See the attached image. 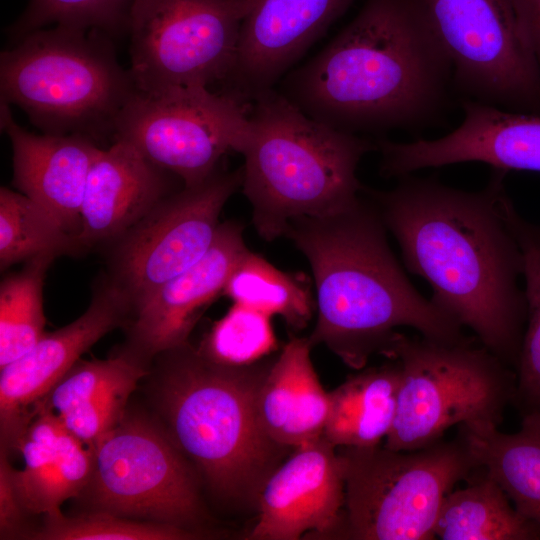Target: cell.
I'll return each mask as SVG.
<instances>
[{"mask_svg": "<svg viewBox=\"0 0 540 540\" xmlns=\"http://www.w3.org/2000/svg\"><path fill=\"white\" fill-rule=\"evenodd\" d=\"M506 171L492 168L479 191L433 178L400 177L387 191L362 189L398 242L408 271L431 300L481 345L516 368L527 319L520 247L501 209Z\"/></svg>", "mask_w": 540, "mask_h": 540, "instance_id": "cell-1", "label": "cell"}, {"mask_svg": "<svg viewBox=\"0 0 540 540\" xmlns=\"http://www.w3.org/2000/svg\"><path fill=\"white\" fill-rule=\"evenodd\" d=\"M452 65L416 0H366L283 94L313 119L357 134L415 128L441 113Z\"/></svg>", "mask_w": 540, "mask_h": 540, "instance_id": "cell-2", "label": "cell"}, {"mask_svg": "<svg viewBox=\"0 0 540 540\" xmlns=\"http://www.w3.org/2000/svg\"><path fill=\"white\" fill-rule=\"evenodd\" d=\"M386 230L374 203L360 196L337 213L290 221L283 235L312 269L317 321L311 346H326L356 370L381 353L399 327L439 342L465 339L462 326L409 281Z\"/></svg>", "mask_w": 540, "mask_h": 540, "instance_id": "cell-3", "label": "cell"}, {"mask_svg": "<svg viewBox=\"0 0 540 540\" xmlns=\"http://www.w3.org/2000/svg\"><path fill=\"white\" fill-rule=\"evenodd\" d=\"M158 356L162 426L217 500L257 512L265 482L293 451L272 441L257 416V391L272 360L224 365L189 342Z\"/></svg>", "mask_w": 540, "mask_h": 540, "instance_id": "cell-4", "label": "cell"}, {"mask_svg": "<svg viewBox=\"0 0 540 540\" xmlns=\"http://www.w3.org/2000/svg\"><path fill=\"white\" fill-rule=\"evenodd\" d=\"M252 100L241 188L262 239L283 236L294 219L331 215L358 201L357 167L376 143L313 119L273 89Z\"/></svg>", "mask_w": 540, "mask_h": 540, "instance_id": "cell-5", "label": "cell"}, {"mask_svg": "<svg viewBox=\"0 0 540 540\" xmlns=\"http://www.w3.org/2000/svg\"><path fill=\"white\" fill-rule=\"evenodd\" d=\"M138 91L110 36L54 25L33 31L0 56L1 102L16 105L45 134L112 137Z\"/></svg>", "mask_w": 540, "mask_h": 540, "instance_id": "cell-6", "label": "cell"}, {"mask_svg": "<svg viewBox=\"0 0 540 540\" xmlns=\"http://www.w3.org/2000/svg\"><path fill=\"white\" fill-rule=\"evenodd\" d=\"M400 367L397 407L383 446L418 450L440 441L453 426H499L513 403L516 374L483 345L454 343L396 332L381 352Z\"/></svg>", "mask_w": 540, "mask_h": 540, "instance_id": "cell-7", "label": "cell"}, {"mask_svg": "<svg viewBox=\"0 0 540 540\" xmlns=\"http://www.w3.org/2000/svg\"><path fill=\"white\" fill-rule=\"evenodd\" d=\"M345 505L336 536L355 540H430L443 500L477 463L458 435L401 451L383 445L337 448Z\"/></svg>", "mask_w": 540, "mask_h": 540, "instance_id": "cell-8", "label": "cell"}, {"mask_svg": "<svg viewBox=\"0 0 540 540\" xmlns=\"http://www.w3.org/2000/svg\"><path fill=\"white\" fill-rule=\"evenodd\" d=\"M93 453L82 493L92 510L198 533L204 517L200 478L162 425L127 411Z\"/></svg>", "mask_w": 540, "mask_h": 540, "instance_id": "cell-9", "label": "cell"}, {"mask_svg": "<svg viewBox=\"0 0 540 540\" xmlns=\"http://www.w3.org/2000/svg\"><path fill=\"white\" fill-rule=\"evenodd\" d=\"M244 14V0H134L127 33L138 91L223 83Z\"/></svg>", "mask_w": 540, "mask_h": 540, "instance_id": "cell-10", "label": "cell"}, {"mask_svg": "<svg viewBox=\"0 0 540 540\" xmlns=\"http://www.w3.org/2000/svg\"><path fill=\"white\" fill-rule=\"evenodd\" d=\"M464 99L540 115V72L511 0H416Z\"/></svg>", "mask_w": 540, "mask_h": 540, "instance_id": "cell-11", "label": "cell"}, {"mask_svg": "<svg viewBox=\"0 0 540 540\" xmlns=\"http://www.w3.org/2000/svg\"><path fill=\"white\" fill-rule=\"evenodd\" d=\"M249 135V112L242 99L186 86L137 91L119 115L114 141L129 143L189 187L217 170L227 152L242 153Z\"/></svg>", "mask_w": 540, "mask_h": 540, "instance_id": "cell-12", "label": "cell"}, {"mask_svg": "<svg viewBox=\"0 0 540 540\" xmlns=\"http://www.w3.org/2000/svg\"><path fill=\"white\" fill-rule=\"evenodd\" d=\"M242 178V167H219L199 184L163 198L107 244L106 275L128 298L131 310L206 254L221 224L220 213Z\"/></svg>", "mask_w": 540, "mask_h": 540, "instance_id": "cell-13", "label": "cell"}, {"mask_svg": "<svg viewBox=\"0 0 540 540\" xmlns=\"http://www.w3.org/2000/svg\"><path fill=\"white\" fill-rule=\"evenodd\" d=\"M131 313L128 298L105 274L94 286L86 311L50 333L24 355L0 368L1 448H14L34 418L37 405L55 384L104 335L125 327Z\"/></svg>", "mask_w": 540, "mask_h": 540, "instance_id": "cell-14", "label": "cell"}, {"mask_svg": "<svg viewBox=\"0 0 540 540\" xmlns=\"http://www.w3.org/2000/svg\"><path fill=\"white\" fill-rule=\"evenodd\" d=\"M344 505L343 463L337 448L322 436L295 448L268 477L248 538L336 536Z\"/></svg>", "mask_w": 540, "mask_h": 540, "instance_id": "cell-15", "label": "cell"}, {"mask_svg": "<svg viewBox=\"0 0 540 540\" xmlns=\"http://www.w3.org/2000/svg\"><path fill=\"white\" fill-rule=\"evenodd\" d=\"M243 225H219L206 254L135 306L125 328L126 351L147 364L163 352L184 345L205 309L223 293L241 258L248 252Z\"/></svg>", "mask_w": 540, "mask_h": 540, "instance_id": "cell-16", "label": "cell"}, {"mask_svg": "<svg viewBox=\"0 0 540 540\" xmlns=\"http://www.w3.org/2000/svg\"><path fill=\"white\" fill-rule=\"evenodd\" d=\"M355 0H244L237 50L223 82L252 100L272 89L310 45Z\"/></svg>", "mask_w": 540, "mask_h": 540, "instance_id": "cell-17", "label": "cell"}, {"mask_svg": "<svg viewBox=\"0 0 540 540\" xmlns=\"http://www.w3.org/2000/svg\"><path fill=\"white\" fill-rule=\"evenodd\" d=\"M9 106L1 102V126L11 142L13 186L77 238L87 178L102 148L83 135L32 134Z\"/></svg>", "mask_w": 540, "mask_h": 540, "instance_id": "cell-18", "label": "cell"}, {"mask_svg": "<svg viewBox=\"0 0 540 540\" xmlns=\"http://www.w3.org/2000/svg\"><path fill=\"white\" fill-rule=\"evenodd\" d=\"M173 177L125 141L102 149L91 166L81 207L77 239L83 252L109 244L177 191Z\"/></svg>", "mask_w": 540, "mask_h": 540, "instance_id": "cell-19", "label": "cell"}, {"mask_svg": "<svg viewBox=\"0 0 540 540\" xmlns=\"http://www.w3.org/2000/svg\"><path fill=\"white\" fill-rule=\"evenodd\" d=\"M147 364L123 349L104 360H78L37 405L53 412L65 428L93 449L125 416L126 405Z\"/></svg>", "mask_w": 540, "mask_h": 540, "instance_id": "cell-20", "label": "cell"}, {"mask_svg": "<svg viewBox=\"0 0 540 540\" xmlns=\"http://www.w3.org/2000/svg\"><path fill=\"white\" fill-rule=\"evenodd\" d=\"M24 468L13 481L25 511L51 514L69 498L82 495L94 464L93 449L73 436L51 411L40 409L18 438Z\"/></svg>", "mask_w": 540, "mask_h": 540, "instance_id": "cell-21", "label": "cell"}, {"mask_svg": "<svg viewBox=\"0 0 540 540\" xmlns=\"http://www.w3.org/2000/svg\"><path fill=\"white\" fill-rule=\"evenodd\" d=\"M308 338H291L262 379L256 410L265 434L294 450L323 436L329 411L325 391L311 360Z\"/></svg>", "mask_w": 540, "mask_h": 540, "instance_id": "cell-22", "label": "cell"}, {"mask_svg": "<svg viewBox=\"0 0 540 540\" xmlns=\"http://www.w3.org/2000/svg\"><path fill=\"white\" fill-rule=\"evenodd\" d=\"M458 427L478 468L500 485L522 516L540 527V413L522 416L514 433L490 422Z\"/></svg>", "mask_w": 540, "mask_h": 540, "instance_id": "cell-23", "label": "cell"}, {"mask_svg": "<svg viewBox=\"0 0 540 540\" xmlns=\"http://www.w3.org/2000/svg\"><path fill=\"white\" fill-rule=\"evenodd\" d=\"M399 385L396 360L348 377L329 392L323 437L336 448L380 445L394 423Z\"/></svg>", "mask_w": 540, "mask_h": 540, "instance_id": "cell-24", "label": "cell"}, {"mask_svg": "<svg viewBox=\"0 0 540 540\" xmlns=\"http://www.w3.org/2000/svg\"><path fill=\"white\" fill-rule=\"evenodd\" d=\"M450 491L439 510L435 538L442 540H539L540 527L522 516L483 469Z\"/></svg>", "mask_w": 540, "mask_h": 540, "instance_id": "cell-25", "label": "cell"}, {"mask_svg": "<svg viewBox=\"0 0 540 540\" xmlns=\"http://www.w3.org/2000/svg\"><path fill=\"white\" fill-rule=\"evenodd\" d=\"M460 150L467 162L540 173V115L476 104L462 126Z\"/></svg>", "mask_w": 540, "mask_h": 540, "instance_id": "cell-26", "label": "cell"}, {"mask_svg": "<svg viewBox=\"0 0 540 540\" xmlns=\"http://www.w3.org/2000/svg\"><path fill=\"white\" fill-rule=\"evenodd\" d=\"M501 209L523 258L527 319L515 368L512 404L524 416L540 413V224L526 220L507 192L502 197Z\"/></svg>", "mask_w": 540, "mask_h": 540, "instance_id": "cell-27", "label": "cell"}, {"mask_svg": "<svg viewBox=\"0 0 540 540\" xmlns=\"http://www.w3.org/2000/svg\"><path fill=\"white\" fill-rule=\"evenodd\" d=\"M223 294L234 303L282 317L296 331L308 324L315 307L301 275L284 272L250 251L236 265Z\"/></svg>", "mask_w": 540, "mask_h": 540, "instance_id": "cell-28", "label": "cell"}, {"mask_svg": "<svg viewBox=\"0 0 540 540\" xmlns=\"http://www.w3.org/2000/svg\"><path fill=\"white\" fill-rule=\"evenodd\" d=\"M83 252L47 210L20 192L0 189V269L42 255L59 257Z\"/></svg>", "mask_w": 540, "mask_h": 540, "instance_id": "cell-29", "label": "cell"}, {"mask_svg": "<svg viewBox=\"0 0 540 540\" xmlns=\"http://www.w3.org/2000/svg\"><path fill=\"white\" fill-rule=\"evenodd\" d=\"M56 257L42 255L0 283V368L27 353L43 336V287Z\"/></svg>", "mask_w": 540, "mask_h": 540, "instance_id": "cell-30", "label": "cell"}, {"mask_svg": "<svg viewBox=\"0 0 540 540\" xmlns=\"http://www.w3.org/2000/svg\"><path fill=\"white\" fill-rule=\"evenodd\" d=\"M134 0H29L8 28L13 43L51 24L97 30L116 36L127 33Z\"/></svg>", "mask_w": 540, "mask_h": 540, "instance_id": "cell-31", "label": "cell"}, {"mask_svg": "<svg viewBox=\"0 0 540 540\" xmlns=\"http://www.w3.org/2000/svg\"><path fill=\"white\" fill-rule=\"evenodd\" d=\"M277 347L271 316L234 303L213 324L198 349L214 362L245 366L263 360Z\"/></svg>", "mask_w": 540, "mask_h": 540, "instance_id": "cell-32", "label": "cell"}, {"mask_svg": "<svg viewBox=\"0 0 540 540\" xmlns=\"http://www.w3.org/2000/svg\"><path fill=\"white\" fill-rule=\"evenodd\" d=\"M42 527L32 532L36 540H182L199 534L179 527L121 517L92 510L76 516L57 511L44 515Z\"/></svg>", "mask_w": 540, "mask_h": 540, "instance_id": "cell-33", "label": "cell"}, {"mask_svg": "<svg viewBox=\"0 0 540 540\" xmlns=\"http://www.w3.org/2000/svg\"><path fill=\"white\" fill-rule=\"evenodd\" d=\"M27 513L18 497L13 481V467L6 451L1 449L0 457V538L14 539L27 536L24 528V514Z\"/></svg>", "mask_w": 540, "mask_h": 540, "instance_id": "cell-34", "label": "cell"}, {"mask_svg": "<svg viewBox=\"0 0 540 540\" xmlns=\"http://www.w3.org/2000/svg\"><path fill=\"white\" fill-rule=\"evenodd\" d=\"M511 3L540 72V0H511Z\"/></svg>", "mask_w": 540, "mask_h": 540, "instance_id": "cell-35", "label": "cell"}]
</instances>
